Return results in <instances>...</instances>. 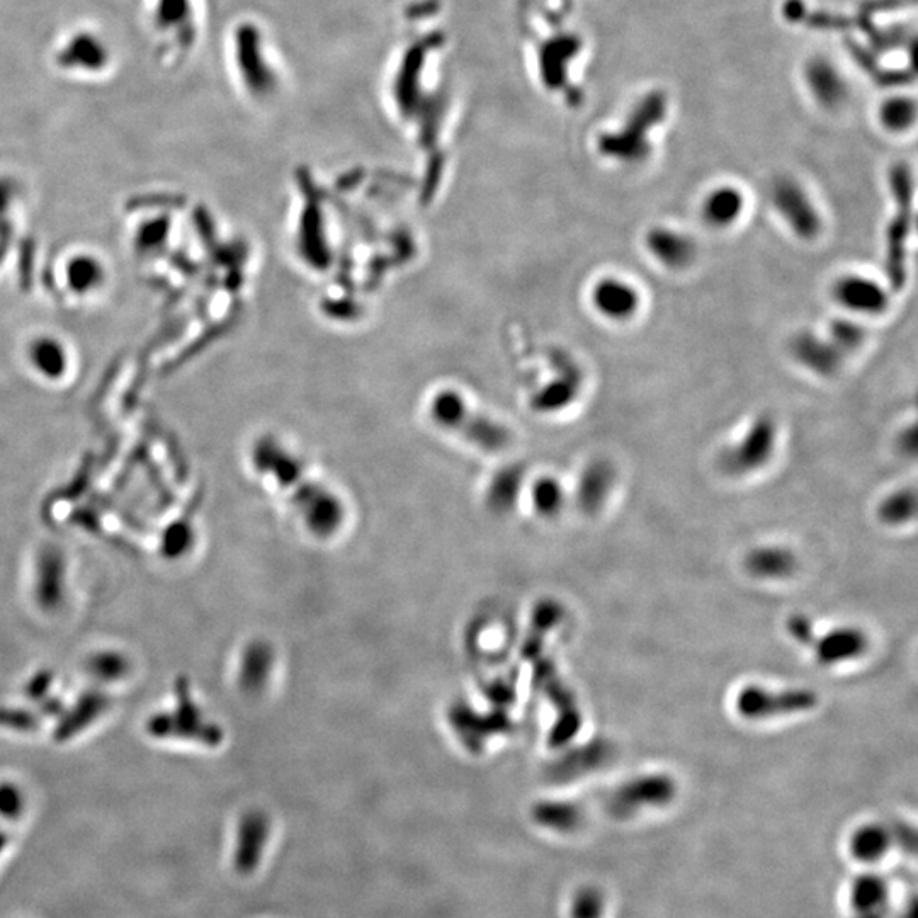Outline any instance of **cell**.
Returning a JSON list of instances; mask_svg holds the SVG:
<instances>
[{
    "mask_svg": "<svg viewBox=\"0 0 918 918\" xmlns=\"http://www.w3.org/2000/svg\"><path fill=\"white\" fill-rule=\"evenodd\" d=\"M886 179L895 211L884 232V276L890 291H901L908 281V240L913 228L915 179L907 162L891 165Z\"/></svg>",
    "mask_w": 918,
    "mask_h": 918,
    "instance_id": "obj_2",
    "label": "cell"
},
{
    "mask_svg": "<svg viewBox=\"0 0 918 918\" xmlns=\"http://www.w3.org/2000/svg\"><path fill=\"white\" fill-rule=\"evenodd\" d=\"M531 499L539 516L555 517L565 507L567 495L556 478L543 476L534 482Z\"/></svg>",
    "mask_w": 918,
    "mask_h": 918,
    "instance_id": "obj_25",
    "label": "cell"
},
{
    "mask_svg": "<svg viewBox=\"0 0 918 918\" xmlns=\"http://www.w3.org/2000/svg\"><path fill=\"white\" fill-rule=\"evenodd\" d=\"M743 567L750 577L759 580H786L798 572L799 560L791 548L767 544L748 551Z\"/></svg>",
    "mask_w": 918,
    "mask_h": 918,
    "instance_id": "obj_17",
    "label": "cell"
},
{
    "mask_svg": "<svg viewBox=\"0 0 918 918\" xmlns=\"http://www.w3.org/2000/svg\"><path fill=\"white\" fill-rule=\"evenodd\" d=\"M879 125L893 135L912 130L917 121V102L910 96H890L878 109Z\"/></svg>",
    "mask_w": 918,
    "mask_h": 918,
    "instance_id": "obj_23",
    "label": "cell"
},
{
    "mask_svg": "<svg viewBox=\"0 0 918 918\" xmlns=\"http://www.w3.org/2000/svg\"><path fill=\"white\" fill-rule=\"evenodd\" d=\"M533 820L553 832H577L585 822L584 806L575 801H541L533 808Z\"/></svg>",
    "mask_w": 918,
    "mask_h": 918,
    "instance_id": "obj_21",
    "label": "cell"
},
{
    "mask_svg": "<svg viewBox=\"0 0 918 918\" xmlns=\"http://www.w3.org/2000/svg\"><path fill=\"white\" fill-rule=\"evenodd\" d=\"M271 825L262 813H249L238 830L235 867L240 874H252L261 864L269 842Z\"/></svg>",
    "mask_w": 918,
    "mask_h": 918,
    "instance_id": "obj_18",
    "label": "cell"
},
{
    "mask_svg": "<svg viewBox=\"0 0 918 918\" xmlns=\"http://www.w3.org/2000/svg\"><path fill=\"white\" fill-rule=\"evenodd\" d=\"M677 796V782L669 774H641L612 789L604 801L607 815L628 820L641 811L663 808Z\"/></svg>",
    "mask_w": 918,
    "mask_h": 918,
    "instance_id": "obj_5",
    "label": "cell"
},
{
    "mask_svg": "<svg viewBox=\"0 0 918 918\" xmlns=\"http://www.w3.org/2000/svg\"><path fill=\"white\" fill-rule=\"evenodd\" d=\"M832 296L844 310L862 317H879L891 305L890 288L862 274L840 276L833 283Z\"/></svg>",
    "mask_w": 918,
    "mask_h": 918,
    "instance_id": "obj_8",
    "label": "cell"
},
{
    "mask_svg": "<svg viewBox=\"0 0 918 918\" xmlns=\"http://www.w3.org/2000/svg\"><path fill=\"white\" fill-rule=\"evenodd\" d=\"M604 898L594 886H585L575 893L572 900V918H601Z\"/></svg>",
    "mask_w": 918,
    "mask_h": 918,
    "instance_id": "obj_27",
    "label": "cell"
},
{
    "mask_svg": "<svg viewBox=\"0 0 918 918\" xmlns=\"http://www.w3.org/2000/svg\"><path fill=\"white\" fill-rule=\"evenodd\" d=\"M786 631L798 645L811 646L815 641V624L806 614H793L786 621Z\"/></svg>",
    "mask_w": 918,
    "mask_h": 918,
    "instance_id": "obj_28",
    "label": "cell"
},
{
    "mask_svg": "<svg viewBox=\"0 0 918 918\" xmlns=\"http://www.w3.org/2000/svg\"><path fill=\"white\" fill-rule=\"evenodd\" d=\"M771 201L777 215L794 237L811 242L822 235L823 218L806 187L794 177H777L772 182Z\"/></svg>",
    "mask_w": 918,
    "mask_h": 918,
    "instance_id": "obj_7",
    "label": "cell"
},
{
    "mask_svg": "<svg viewBox=\"0 0 918 918\" xmlns=\"http://www.w3.org/2000/svg\"><path fill=\"white\" fill-rule=\"evenodd\" d=\"M425 415L437 431L463 441L470 424V446L485 453H500L512 441L509 427L500 424L473 402V398L456 386H441L425 402Z\"/></svg>",
    "mask_w": 918,
    "mask_h": 918,
    "instance_id": "obj_1",
    "label": "cell"
},
{
    "mask_svg": "<svg viewBox=\"0 0 918 918\" xmlns=\"http://www.w3.org/2000/svg\"><path fill=\"white\" fill-rule=\"evenodd\" d=\"M890 888L881 876L864 874L856 879L850 893L854 918H886Z\"/></svg>",
    "mask_w": 918,
    "mask_h": 918,
    "instance_id": "obj_20",
    "label": "cell"
},
{
    "mask_svg": "<svg viewBox=\"0 0 918 918\" xmlns=\"http://www.w3.org/2000/svg\"><path fill=\"white\" fill-rule=\"evenodd\" d=\"M801 77L806 92L820 108L840 109L849 101V80L832 58L825 55L808 58Z\"/></svg>",
    "mask_w": 918,
    "mask_h": 918,
    "instance_id": "obj_9",
    "label": "cell"
},
{
    "mask_svg": "<svg viewBox=\"0 0 918 918\" xmlns=\"http://www.w3.org/2000/svg\"><path fill=\"white\" fill-rule=\"evenodd\" d=\"M777 448V424L771 415L752 420L747 431L735 444L721 451L718 465L730 476L752 475L771 463Z\"/></svg>",
    "mask_w": 918,
    "mask_h": 918,
    "instance_id": "obj_4",
    "label": "cell"
},
{
    "mask_svg": "<svg viewBox=\"0 0 918 918\" xmlns=\"http://www.w3.org/2000/svg\"><path fill=\"white\" fill-rule=\"evenodd\" d=\"M645 247L653 259L670 271H684L696 262V240L677 228L655 225L645 235Z\"/></svg>",
    "mask_w": 918,
    "mask_h": 918,
    "instance_id": "obj_13",
    "label": "cell"
},
{
    "mask_svg": "<svg viewBox=\"0 0 918 918\" xmlns=\"http://www.w3.org/2000/svg\"><path fill=\"white\" fill-rule=\"evenodd\" d=\"M917 516V493L913 488H900L881 500L879 521L886 526H903Z\"/></svg>",
    "mask_w": 918,
    "mask_h": 918,
    "instance_id": "obj_24",
    "label": "cell"
},
{
    "mask_svg": "<svg viewBox=\"0 0 918 918\" xmlns=\"http://www.w3.org/2000/svg\"><path fill=\"white\" fill-rule=\"evenodd\" d=\"M898 449L905 456H910V458H913L917 453V432H915L913 425L901 432L900 437H898Z\"/></svg>",
    "mask_w": 918,
    "mask_h": 918,
    "instance_id": "obj_29",
    "label": "cell"
},
{
    "mask_svg": "<svg viewBox=\"0 0 918 918\" xmlns=\"http://www.w3.org/2000/svg\"><path fill=\"white\" fill-rule=\"evenodd\" d=\"M895 844L890 827L879 823H867L857 828L850 837V852L859 862H878L886 856V852Z\"/></svg>",
    "mask_w": 918,
    "mask_h": 918,
    "instance_id": "obj_22",
    "label": "cell"
},
{
    "mask_svg": "<svg viewBox=\"0 0 918 918\" xmlns=\"http://www.w3.org/2000/svg\"><path fill=\"white\" fill-rule=\"evenodd\" d=\"M789 352L799 366L822 378L837 376L844 364V354L833 346L832 340L810 330L794 335L789 342Z\"/></svg>",
    "mask_w": 918,
    "mask_h": 918,
    "instance_id": "obj_12",
    "label": "cell"
},
{
    "mask_svg": "<svg viewBox=\"0 0 918 918\" xmlns=\"http://www.w3.org/2000/svg\"><path fill=\"white\" fill-rule=\"evenodd\" d=\"M595 312L609 322H629L640 312L641 295L635 284L616 276L599 279L590 291Z\"/></svg>",
    "mask_w": 918,
    "mask_h": 918,
    "instance_id": "obj_11",
    "label": "cell"
},
{
    "mask_svg": "<svg viewBox=\"0 0 918 918\" xmlns=\"http://www.w3.org/2000/svg\"><path fill=\"white\" fill-rule=\"evenodd\" d=\"M612 755H614V747L609 740L597 738L585 745H580L570 754L563 755V759L551 769V776L560 782L575 781L578 777L587 776L590 772L597 771L609 764Z\"/></svg>",
    "mask_w": 918,
    "mask_h": 918,
    "instance_id": "obj_16",
    "label": "cell"
},
{
    "mask_svg": "<svg viewBox=\"0 0 918 918\" xmlns=\"http://www.w3.org/2000/svg\"><path fill=\"white\" fill-rule=\"evenodd\" d=\"M667 96L648 92L631 108L616 131H607L597 140V152L621 165L643 164L652 155V133L667 118Z\"/></svg>",
    "mask_w": 918,
    "mask_h": 918,
    "instance_id": "obj_3",
    "label": "cell"
},
{
    "mask_svg": "<svg viewBox=\"0 0 918 918\" xmlns=\"http://www.w3.org/2000/svg\"><path fill=\"white\" fill-rule=\"evenodd\" d=\"M616 483V468L609 459L595 458L578 476L575 502L587 516H594L606 505Z\"/></svg>",
    "mask_w": 918,
    "mask_h": 918,
    "instance_id": "obj_15",
    "label": "cell"
},
{
    "mask_svg": "<svg viewBox=\"0 0 918 918\" xmlns=\"http://www.w3.org/2000/svg\"><path fill=\"white\" fill-rule=\"evenodd\" d=\"M818 694L808 687L767 689L748 684L735 697V711L747 721L772 720L781 716L808 713L818 706Z\"/></svg>",
    "mask_w": 918,
    "mask_h": 918,
    "instance_id": "obj_6",
    "label": "cell"
},
{
    "mask_svg": "<svg viewBox=\"0 0 918 918\" xmlns=\"http://www.w3.org/2000/svg\"><path fill=\"white\" fill-rule=\"evenodd\" d=\"M745 211V194L731 184L716 186L704 196L701 218L714 230H726L737 225Z\"/></svg>",
    "mask_w": 918,
    "mask_h": 918,
    "instance_id": "obj_19",
    "label": "cell"
},
{
    "mask_svg": "<svg viewBox=\"0 0 918 918\" xmlns=\"http://www.w3.org/2000/svg\"><path fill=\"white\" fill-rule=\"evenodd\" d=\"M551 364L555 369V378L533 397L534 410L544 414L561 412L570 407L577 400L584 385L582 369L567 352H555L551 356Z\"/></svg>",
    "mask_w": 918,
    "mask_h": 918,
    "instance_id": "obj_10",
    "label": "cell"
},
{
    "mask_svg": "<svg viewBox=\"0 0 918 918\" xmlns=\"http://www.w3.org/2000/svg\"><path fill=\"white\" fill-rule=\"evenodd\" d=\"M871 640L866 631L857 626H839L828 629L822 636L813 641L816 662L822 667H835L842 663L854 662L866 655Z\"/></svg>",
    "mask_w": 918,
    "mask_h": 918,
    "instance_id": "obj_14",
    "label": "cell"
},
{
    "mask_svg": "<svg viewBox=\"0 0 918 918\" xmlns=\"http://www.w3.org/2000/svg\"><path fill=\"white\" fill-rule=\"evenodd\" d=\"M867 332L854 318H833L828 325V339L842 354L856 352L866 342Z\"/></svg>",
    "mask_w": 918,
    "mask_h": 918,
    "instance_id": "obj_26",
    "label": "cell"
}]
</instances>
